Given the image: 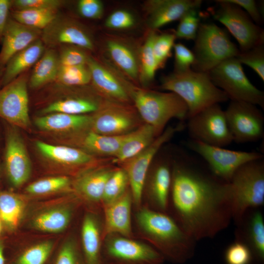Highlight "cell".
Wrapping results in <instances>:
<instances>
[{
    "label": "cell",
    "mask_w": 264,
    "mask_h": 264,
    "mask_svg": "<svg viewBox=\"0 0 264 264\" xmlns=\"http://www.w3.org/2000/svg\"><path fill=\"white\" fill-rule=\"evenodd\" d=\"M196 241L212 238L232 219L229 182L199 167L187 154L172 162L169 209Z\"/></svg>",
    "instance_id": "cell-1"
},
{
    "label": "cell",
    "mask_w": 264,
    "mask_h": 264,
    "mask_svg": "<svg viewBox=\"0 0 264 264\" xmlns=\"http://www.w3.org/2000/svg\"><path fill=\"white\" fill-rule=\"evenodd\" d=\"M136 234L157 250L165 260L183 264L195 253L196 241L168 213L142 204L134 215Z\"/></svg>",
    "instance_id": "cell-2"
},
{
    "label": "cell",
    "mask_w": 264,
    "mask_h": 264,
    "mask_svg": "<svg viewBox=\"0 0 264 264\" xmlns=\"http://www.w3.org/2000/svg\"><path fill=\"white\" fill-rule=\"evenodd\" d=\"M121 78L139 115L145 123L154 129L157 136L172 119H187V106L176 94L141 88L132 85L122 76Z\"/></svg>",
    "instance_id": "cell-3"
},
{
    "label": "cell",
    "mask_w": 264,
    "mask_h": 264,
    "mask_svg": "<svg viewBox=\"0 0 264 264\" xmlns=\"http://www.w3.org/2000/svg\"><path fill=\"white\" fill-rule=\"evenodd\" d=\"M160 82L162 89L176 94L185 102L188 109L187 118L210 106L229 100L227 95L213 84L208 72L191 68L174 71L162 76Z\"/></svg>",
    "instance_id": "cell-4"
},
{
    "label": "cell",
    "mask_w": 264,
    "mask_h": 264,
    "mask_svg": "<svg viewBox=\"0 0 264 264\" xmlns=\"http://www.w3.org/2000/svg\"><path fill=\"white\" fill-rule=\"evenodd\" d=\"M232 219L238 225L245 213L264 203V158L247 162L234 174L229 182Z\"/></svg>",
    "instance_id": "cell-5"
},
{
    "label": "cell",
    "mask_w": 264,
    "mask_h": 264,
    "mask_svg": "<svg viewBox=\"0 0 264 264\" xmlns=\"http://www.w3.org/2000/svg\"><path fill=\"white\" fill-rule=\"evenodd\" d=\"M194 41V62L191 69L196 71L209 72L240 53L226 31L214 23H200Z\"/></svg>",
    "instance_id": "cell-6"
},
{
    "label": "cell",
    "mask_w": 264,
    "mask_h": 264,
    "mask_svg": "<svg viewBox=\"0 0 264 264\" xmlns=\"http://www.w3.org/2000/svg\"><path fill=\"white\" fill-rule=\"evenodd\" d=\"M208 73L213 84L231 101L251 103L264 109V92L249 81L236 57L223 61Z\"/></svg>",
    "instance_id": "cell-7"
},
{
    "label": "cell",
    "mask_w": 264,
    "mask_h": 264,
    "mask_svg": "<svg viewBox=\"0 0 264 264\" xmlns=\"http://www.w3.org/2000/svg\"><path fill=\"white\" fill-rule=\"evenodd\" d=\"M102 257L103 264H164L165 261L148 243L115 234L103 238Z\"/></svg>",
    "instance_id": "cell-8"
},
{
    "label": "cell",
    "mask_w": 264,
    "mask_h": 264,
    "mask_svg": "<svg viewBox=\"0 0 264 264\" xmlns=\"http://www.w3.org/2000/svg\"><path fill=\"white\" fill-rule=\"evenodd\" d=\"M185 127V125L180 123L176 126L167 128L144 150L124 163L123 168L128 177L135 209L142 205L143 193L147 176L156 155L166 143Z\"/></svg>",
    "instance_id": "cell-9"
},
{
    "label": "cell",
    "mask_w": 264,
    "mask_h": 264,
    "mask_svg": "<svg viewBox=\"0 0 264 264\" xmlns=\"http://www.w3.org/2000/svg\"><path fill=\"white\" fill-rule=\"evenodd\" d=\"M187 146L206 161L215 176L226 182H229L235 172L243 164L264 158L260 153L231 150L192 139Z\"/></svg>",
    "instance_id": "cell-10"
},
{
    "label": "cell",
    "mask_w": 264,
    "mask_h": 264,
    "mask_svg": "<svg viewBox=\"0 0 264 264\" xmlns=\"http://www.w3.org/2000/svg\"><path fill=\"white\" fill-rule=\"evenodd\" d=\"M191 139L203 143L225 147L233 141L224 110L220 104L210 106L187 119Z\"/></svg>",
    "instance_id": "cell-11"
},
{
    "label": "cell",
    "mask_w": 264,
    "mask_h": 264,
    "mask_svg": "<svg viewBox=\"0 0 264 264\" xmlns=\"http://www.w3.org/2000/svg\"><path fill=\"white\" fill-rule=\"evenodd\" d=\"M219 7L214 18L223 24L238 42L240 51L244 52L264 43V30L240 7L226 0H216Z\"/></svg>",
    "instance_id": "cell-12"
},
{
    "label": "cell",
    "mask_w": 264,
    "mask_h": 264,
    "mask_svg": "<svg viewBox=\"0 0 264 264\" xmlns=\"http://www.w3.org/2000/svg\"><path fill=\"white\" fill-rule=\"evenodd\" d=\"M127 104L104 99L91 116L90 130L105 135L129 133L141 125L139 117Z\"/></svg>",
    "instance_id": "cell-13"
},
{
    "label": "cell",
    "mask_w": 264,
    "mask_h": 264,
    "mask_svg": "<svg viewBox=\"0 0 264 264\" xmlns=\"http://www.w3.org/2000/svg\"><path fill=\"white\" fill-rule=\"evenodd\" d=\"M233 141L244 143L258 141L264 134V117L258 106L231 101L224 110Z\"/></svg>",
    "instance_id": "cell-14"
},
{
    "label": "cell",
    "mask_w": 264,
    "mask_h": 264,
    "mask_svg": "<svg viewBox=\"0 0 264 264\" xmlns=\"http://www.w3.org/2000/svg\"><path fill=\"white\" fill-rule=\"evenodd\" d=\"M28 73H22L0 89V117L15 127L29 131Z\"/></svg>",
    "instance_id": "cell-15"
},
{
    "label": "cell",
    "mask_w": 264,
    "mask_h": 264,
    "mask_svg": "<svg viewBox=\"0 0 264 264\" xmlns=\"http://www.w3.org/2000/svg\"><path fill=\"white\" fill-rule=\"evenodd\" d=\"M41 40L52 49L65 44L87 50L94 48L91 37L83 27L74 21L58 17L42 30Z\"/></svg>",
    "instance_id": "cell-16"
},
{
    "label": "cell",
    "mask_w": 264,
    "mask_h": 264,
    "mask_svg": "<svg viewBox=\"0 0 264 264\" xmlns=\"http://www.w3.org/2000/svg\"><path fill=\"white\" fill-rule=\"evenodd\" d=\"M6 173L11 183L15 187L22 185L29 179L31 165L24 143L13 128L7 132L5 152Z\"/></svg>",
    "instance_id": "cell-17"
},
{
    "label": "cell",
    "mask_w": 264,
    "mask_h": 264,
    "mask_svg": "<svg viewBox=\"0 0 264 264\" xmlns=\"http://www.w3.org/2000/svg\"><path fill=\"white\" fill-rule=\"evenodd\" d=\"M168 159L158 160L146 180L145 205L154 210L168 212L172 183V163Z\"/></svg>",
    "instance_id": "cell-18"
},
{
    "label": "cell",
    "mask_w": 264,
    "mask_h": 264,
    "mask_svg": "<svg viewBox=\"0 0 264 264\" xmlns=\"http://www.w3.org/2000/svg\"><path fill=\"white\" fill-rule=\"evenodd\" d=\"M133 200L130 189L119 199L102 208L103 238L115 234L135 238L132 223Z\"/></svg>",
    "instance_id": "cell-19"
},
{
    "label": "cell",
    "mask_w": 264,
    "mask_h": 264,
    "mask_svg": "<svg viewBox=\"0 0 264 264\" xmlns=\"http://www.w3.org/2000/svg\"><path fill=\"white\" fill-rule=\"evenodd\" d=\"M36 146L48 160L70 169L80 170L81 173L106 164L105 160L98 159L81 149L55 145L42 141H37Z\"/></svg>",
    "instance_id": "cell-20"
},
{
    "label": "cell",
    "mask_w": 264,
    "mask_h": 264,
    "mask_svg": "<svg viewBox=\"0 0 264 264\" xmlns=\"http://www.w3.org/2000/svg\"><path fill=\"white\" fill-rule=\"evenodd\" d=\"M201 0H150L145 3L148 15L147 24L150 30L179 20L187 12L199 9Z\"/></svg>",
    "instance_id": "cell-21"
},
{
    "label": "cell",
    "mask_w": 264,
    "mask_h": 264,
    "mask_svg": "<svg viewBox=\"0 0 264 264\" xmlns=\"http://www.w3.org/2000/svg\"><path fill=\"white\" fill-rule=\"evenodd\" d=\"M116 168L105 164L84 171L73 182L74 191L81 199L102 211L101 199L105 186Z\"/></svg>",
    "instance_id": "cell-22"
},
{
    "label": "cell",
    "mask_w": 264,
    "mask_h": 264,
    "mask_svg": "<svg viewBox=\"0 0 264 264\" xmlns=\"http://www.w3.org/2000/svg\"><path fill=\"white\" fill-rule=\"evenodd\" d=\"M42 31L24 25L10 15L4 28L0 50V65L5 66L15 54L41 39Z\"/></svg>",
    "instance_id": "cell-23"
},
{
    "label": "cell",
    "mask_w": 264,
    "mask_h": 264,
    "mask_svg": "<svg viewBox=\"0 0 264 264\" xmlns=\"http://www.w3.org/2000/svg\"><path fill=\"white\" fill-rule=\"evenodd\" d=\"M102 229V211L87 212L81 230V246L86 264H103Z\"/></svg>",
    "instance_id": "cell-24"
},
{
    "label": "cell",
    "mask_w": 264,
    "mask_h": 264,
    "mask_svg": "<svg viewBox=\"0 0 264 264\" xmlns=\"http://www.w3.org/2000/svg\"><path fill=\"white\" fill-rule=\"evenodd\" d=\"M87 65L96 89L105 99L128 104L131 99L118 73H115L89 57Z\"/></svg>",
    "instance_id": "cell-25"
},
{
    "label": "cell",
    "mask_w": 264,
    "mask_h": 264,
    "mask_svg": "<svg viewBox=\"0 0 264 264\" xmlns=\"http://www.w3.org/2000/svg\"><path fill=\"white\" fill-rule=\"evenodd\" d=\"M250 209L244 214L237 225L236 240L246 243L252 251L254 262L264 263V221L262 213Z\"/></svg>",
    "instance_id": "cell-26"
},
{
    "label": "cell",
    "mask_w": 264,
    "mask_h": 264,
    "mask_svg": "<svg viewBox=\"0 0 264 264\" xmlns=\"http://www.w3.org/2000/svg\"><path fill=\"white\" fill-rule=\"evenodd\" d=\"M91 116L52 113L37 117L36 126L41 130L54 132L78 133L90 130Z\"/></svg>",
    "instance_id": "cell-27"
},
{
    "label": "cell",
    "mask_w": 264,
    "mask_h": 264,
    "mask_svg": "<svg viewBox=\"0 0 264 264\" xmlns=\"http://www.w3.org/2000/svg\"><path fill=\"white\" fill-rule=\"evenodd\" d=\"M44 51L41 39L15 54L4 66L1 85H6L37 62Z\"/></svg>",
    "instance_id": "cell-28"
},
{
    "label": "cell",
    "mask_w": 264,
    "mask_h": 264,
    "mask_svg": "<svg viewBox=\"0 0 264 264\" xmlns=\"http://www.w3.org/2000/svg\"><path fill=\"white\" fill-rule=\"evenodd\" d=\"M157 137L154 129L144 124L129 133L113 162L124 164L147 148Z\"/></svg>",
    "instance_id": "cell-29"
},
{
    "label": "cell",
    "mask_w": 264,
    "mask_h": 264,
    "mask_svg": "<svg viewBox=\"0 0 264 264\" xmlns=\"http://www.w3.org/2000/svg\"><path fill=\"white\" fill-rule=\"evenodd\" d=\"M129 133L121 135H105L88 130L81 134V149L93 156H112L114 157Z\"/></svg>",
    "instance_id": "cell-30"
},
{
    "label": "cell",
    "mask_w": 264,
    "mask_h": 264,
    "mask_svg": "<svg viewBox=\"0 0 264 264\" xmlns=\"http://www.w3.org/2000/svg\"><path fill=\"white\" fill-rule=\"evenodd\" d=\"M108 52L115 64L130 78H139V63L132 49L120 41L110 40L107 41Z\"/></svg>",
    "instance_id": "cell-31"
},
{
    "label": "cell",
    "mask_w": 264,
    "mask_h": 264,
    "mask_svg": "<svg viewBox=\"0 0 264 264\" xmlns=\"http://www.w3.org/2000/svg\"><path fill=\"white\" fill-rule=\"evenodd\" d=\"M59 66L58 53L56 50L48 48L44 51L35 64L29 78L30 86L36 88L56 80Z\"/></svg>",
    "instance_id": "cell-32"
},
{
    "label": "cell",
    "mask_w": 264,
    "mask_h": 264,
    "mask_svg": "<svg viewBox=\"0 0 264 264\" xmlns=\"http://www.w3.org/2000/svg\"><path fill=\"white\" fill-rule=\"evenodd\" d=\"M71 206L51 209L37 215L33 220V226L42 231L58 233L64 231L72 219Z\"/></svg>",
    "instance_id": "cell-33"
},
{
    "label": "cell",
    "mask_w": 264,
    "mask_h": 264,
    "mask_svg": "<svg viewBox=\"0 0 264 264\" xmlns=\"http://www.w3.org/2000/svg\"><path fill=\"white\" fill-rule=\"evenodd\" d=\"M102 101L87 98H68L51 103L43 110V113L85 115L95 112Z\"/></svg>",
    "instance_id": "cell-34"
},
{
    "label": "cell",
    "mask_w": 264,
    "mask_h": 264,
    "mask_svg": "<svg viewBox=\"0 0 264 264\" xmlns=\"http://www.w3.org/2000/svg\"><path fill=\"white\" fill-rule=\"evenodd\" d=\"M157 33L150 30L140 52L139 78L143 86L147 87L154 81L158 69L154 56L153 45Z\"/></svg>",
    "instance_id": "cell-35"
},
{
    "label": "cell",
    "mask_w": 264,
    "mask_h": 264,
    "mask_svg": "<svg viewBox=\"0 0 264 264\" xmlns=\"http://www.w3.org/2000/svg\"><path fill=\"white\" fill-rule=\"evenodd\" d=\"M10 16L24 25L42 31L57 17V10H11Z\"/></svg>",
    "instance_id": "cell-36"
},
{
    "label": "cell",
    "mask_w": 264,
    "mask_h": 264,
    "mask_svg": "<svg viewBox=\"0 0 264 264\" xmlns=\"http://www.w3.org/2000/svg\"><path fill=\"white\" fill-rule=\"evenodd\" d=\"M130 189L128 177L123 168H116L107 180L101 199L102 208L121 198Z\"/></svg>",
    "instance_id": "cell-37"
},
{
    "label": "cell",
    "mask_w": 264,
    "mask_h": 264,
    "mask_svg": "<svg viewBox=\"0 0 264 264\" xmlns=\"http://www.w3.org/2000/svg\"><path fill=\"white\" fill-rule=\"evenodd\" d=\"M23 207V201L18 196L0 192V218L9 228L18 225Z\"/></svg>",
    "instance_id": "cell-38"
},
{
    "label": "cell",
    "mask_w": 264,
    "mask_h": 264,
    "mask_svg": "<svg viewBox=\"0 0 264 264\" xmlns=\"http://www.w3.org/2000/svg\"><path fill=\"white\" fill-rule=\"evenodd\" d=\"M91 80L90 70L87 65L80 66H61L56 81L66 86H82Z\"/></svg>",
    "instance_id": "cell-39"
},
{
    "label": "cell",
    "mask_w": 264,
    "mask_h": 264,
    "mask_svg": "<svg viewBox=\"0 0 264 264\" xmlns=\"http://www.w3.org/2000/svg\"><path fill=\"white\" fill-rule=\"evenodd\" d=\"M71 181L66 176H54L37 180L28 185L26 192L34 195H44L64 190L70 187Z\"/></svg>",
    "instance_id": "cell-40"
},
{
    "label": "cell",
    "mask_w": 264,
    "mask_h": 264,
    "mask_svg": "<svg viewBox=\"0 0 264 264\" xmlns=\"http://www.w3.org/2000/svg\"><path fill=\"white\" fill-rule=\"evenodd\" d=\"M53 243L45 241L27 249L16 259L15 264H44L50 255Z\"/></svg>",
    "instance_id": "cell-41"
},
{
    "label": "cell",
    "mask_w": 264,
    "mask_h": 264,
    "mask_svg": "<svg viewBox=\"0 0 264 264\" xmlns=\"http://www.w3.org/2000/svg\"><path fill=\"white\" fill-rule=\"evenodd\" d=\"M176 39L175 32L156 34L153 49L158 69L163 67L166 62L171 56V51Z\"/></svg>",
    "instance_id": "cell-42"
},
{
    "label": "cell",
    "mask_w": 264,
    "mask_h": 264,
    "mask_svg": "<svg viewBox=\"0 0 264 264\" xmlns=\"http://www.w3.org/2000/svg\"><path fill=\"white\" fill-rule=\"evenodd\" d=\"M236 58L242 65L244 64L252 68L264 81V43L245 51H240Z\"/></svg>",
    "instance_id": "cell-43"
},
{
    "label": "cell",
    "mask_w": 264,
    "mask_h": 264,
    "mask_svg": "<svg viewBox=\"0 0 264 264\" xmlns=\"http://www.w3.org/2000/svg\"><path fill=\"white\" fill-rule=\"evenodd\" d=\"M198 9L189 11L179 20V22L175 32L176 38L195 40L200 23Z\"/></svg>",
    "instance_id": "cell-44"
},
{
    "label": "cell",
    "mask_w": 264,
    "mask_h": 264,
    "mask_svg": "<svg viewBox=\"0 0 264 264\" xmlns=\"http://www.w3.org/2000/svg\"><path fill=\"white\" fill-rule=\"evenodd\" d=\"M226 264H252L253 256L251 250L244 242L236 240L224 252Z\"/></svg>",
    "instance_id": "cell-45"
},
{
    "label": "cell",
    "mask_w": 264,
    "mask_h": 264,
    "mask_svg": "<svg viewBox=\"0 0 264 264\" xmlns=\"http://www.w3.org/2000/svg\"><path fill=\"white\" fill-rule=\"evenodd\" d=\"M54 264H86L81 246L75 239L69 238L63 244Z\"/></svg>",
    "instance_id": "cell-46"
},
{
    "label": "cell",
    "mask_w": 264,
    "mask_h": 264,
    "mask_svg": "<svg viewBox=\"0 0 264 264\" xmlns=\"http://www.w3.org/2000/svg\"><path fill=\"white\" fill-rule=\"evenodd\" d=\"M58 56L60 65L66 66L87 65L89 57L84 49L74 45L63 46Z\"/></svg>",
    "instance_id": "cell-47"
},
{
    "label": "cell",
    "mask_w": 264,
    "mask_h": 264,
    "mask_svg": "<svg viewBox=\"0 0 264 264\" xmlns=\"http://www.w3.org/2000/svg\"><path fill=\"white\" fill-rule=\"evenodd\" d=\"M64 3L60 0H12L11 10L24 9L58 10Z\"/></svg>",
    "instance_id": "cell-48"
},
{
    "label": "cell",
    "mask_w": 264,
    "mask_h": 264,
    "mask_svg": "<svg viewBox=\"0 0 264 264\" xmlns=\"http://www.w3.org/2000/svg\"><path fill=\"white\" fill-rule=\"evenodd\" d=\"M133 16L125 10H117L107 18L105 25L108 28L115 29H127L134 25Z\"/></svg>",
    "instance_id": "cell-49"
},
{
    "label": "cell",
    "mask_w": 264,
    "mask_h": 264,
    "mask_svg": "<svg viewBox=\"0 0 264 264\" xmlns=\"http://www.w3.org/2000/svg\"><path fill=\"white\" fill-rule=\"evenodd\" d=\"M175 53V71H182L191 68L194 62L193 51L181 43L175 44L173 47Z\"/></svg>",
    "instance_id": "cell-50"
},
{
    "label": "cell",
    "mask_w": 264,
    "mask_h": 264,
    "mask_svg": "<svg viewBox=\"0 0 264 264\" xmlns=\"http://www.w3.org/2000/svg\"><path fill=\"white\" fill-rule=\"evenodd\" d=\"M77 9L81 16L89 19H100L104 13L103 4L99 0H80Z\"/></svg>",
    "instance_id": "cell-51"
},
{
    "label": "cell",
    "mask_w": 264,
    "mask_h": 264,
    "mask_svg": "<svg viewBox=\"0 0 264 264\" xmlns=\"http://www.w3.org/2000/svg\"><path fill=\"white\" fill-rule=\"evenodd\" d=\"M226 1L245 9L247 14L259 26L262 23V14L257 2L254 0H226Z\"/></svg>",
    "instance_id": "cell-52"
},
{
    "label": "cell",
    "mask_w": 264,
    "mask_h": 264,
    "mask_svg": "<svg viewBox=\"0 0 264 264\" xmlns=\"http://www.w3.org/2000/svg\"><path fill=\"white\" fill-rule=\"evenodd\" d=\"M12 0H0V44L4 28L10 15Z\"/></svg>",
    "instance_id": "cell-53"
},
{
    "label": "cell",
    "mask_w": 264,
    "mask_h": 264,
    "mask_svg": "<svg viewBox=\"0 0 264 264\" xmlns=\"http://www.w3.org/2000/svg\"><path fill=\"white\" fill-rule=\"evenodd\" d=\"M0 264H5L4 247L1 242H0Z\"/></svg>",
    "instance_id": "cell-54"
},
{
    "label": "cell",
    "mask_w": 264,
    "mask_h": 264,
    "mask_svg": "<svg viewBox=\"0 0 264 264\" xmlns=\"http://www.w3.org/2000/svg\"><path fill=\"white\" fill-rule=\"evenodd\" d=\"M4 66L0 65V84L1 85V80L4 72Z\"/></svg>",
    "instance_id": "cell-55"
},
{
    "label": "cell",
    "mask_w": 264,
    "mask_h": 264,
    "mask_svg": "<svg viewBox=\"0 0 264 264\" xmlns=\"http://www.w3.org/2000/svg\"><path fill=\"white\" fill-rule=\"evenodd\" d=\"M0 232H1V224L0 222Z\"/></svg>",
    "instance_id": "cell-56"
}]
</instances>
